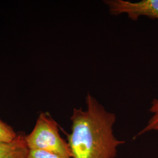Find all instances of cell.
<instances>
[{
    "label": "cell",
    "mask_w": 158,
    "mask_h": 158,
    "mask_svg": "<svg viewBox=\"0 0 158 158\" xmlns=\"http://www.w3.org/2000/svg\"><path fill=\"white\" fill-rule=\"evenodd\" d=\"M86 108H74L70 118L72 132L68 143L73 158H115L124 144L114 134L115 114L107 111L90 93L85 98Z\"/></svg>",
    "instance_id": "cell-1"
},
{
    "label": "cell",
    "mask_w": 158,
    "mask_h": 158,
    "mask_svg": "<svg viewBox=\"0 0 158 158\" xmlns=\"http://www.w3.org/2000/svg\"><path fill=\"white\" fill-rule=\"evenodd\" d=\"M26 141L29 150H42L61 158H73L69 143L61 137L57 123L49 113L40 114Z\"/></svg>",
    "instance_id": "cell-2"
},
{
    "label": "cell",
    "mask_w": 158,
    "mask_h": 158,
    "mask_svg": "<svg viewBox=\"0 0 158 158\" xmlns=\"http://www.w3.org/2000/svg\"><path fill=\"white\" fill-rule=\"evenodd\" d=\"M104 2L113 15L125 14L133 21H137L142 17L158 20V0H142L138 2L105 0Z\"/></svg>",
    "instance_id": "cell-3"
},
{
    "label": "cell",
    "mask_w": 158,
    "mask_h": 158,
    "mask_svg": "<svg viewBox=\"0 0 158 158\" xmlns=\"http://www.w3.org/2000/svg\"><path fill=\"white\" fill-rule=\"evenodd\" d=\"M28 147L26 136L17 135L10 143H0V158H27Z\"/></svg>",
    "instance_id": "cell-4"
},
{
    "label": "cell",
    "mask_w": 158,
    "mask_h": 158,
    "mask_svg": "<svg viewBox=\"0 0 158 158\" xmlns=\"http://www.w3.org/2000/svg\"><path fill=\"white\" fill-rule=\"evenodd\" d=\"M149 112L151 113V117L148 120L145 127L142 128L135 137L145 135L151 132H158V98H154L151 104Z\"/></svg>",
    "instance_id": "cell-5"
},
{
    "label": "cell",
    "mask_w": 158,
    "mask_h": 158,
    "mask_svg": "<svg viewBox=\"0 0 158 158\" xmlns=\"http://www.w3.org/2000/svg\"><path fill=\"white\" fill-rule=\"evenodd\" d=\"M17 136L11 128L0 120V143H10Z\"/></svg>",
    "instance_id": "cell-6"
},
{
    "label": "cell",
    "mask_w": 158,
    "mask_h": 158,
    "mask_svg": "<svg viewBox=\"0 0 158 158\" xmlns=\"http://www.w3.org/2000/svg\"><path fill=\"white\" fill-rule=\"evenodd\" d=\"M27 158H62L53 153L42 150L31 149L29 151Z\"/></svg>",
    "instance_id": "cell-7"
}]
</instances>
